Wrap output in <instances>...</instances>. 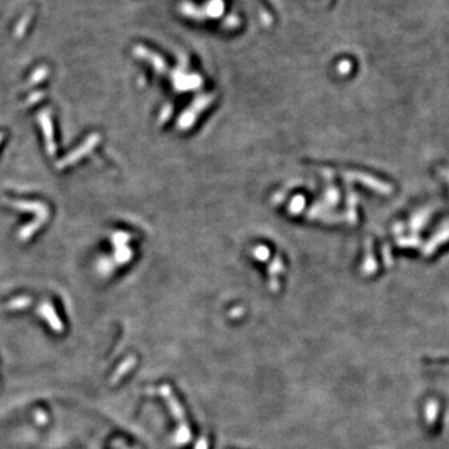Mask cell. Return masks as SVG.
I'll return each mask as SVG.
<instances>
[{
	"label": "cell",
	"mask_w": 449,
	"mask_h": 449,
	"mask_svg": "<svg viewBox=\"0 0 449 449\" xmlns=\"http://www.w3.org/2000/svg\"><path fill=\"white\" fill-rule=\"evenodd\" d=\"M40 312H41L42 317H44L45 320L47 321V323H49V326L51 327V328H53L54 331H55V332H61V331H63V328H64L63 323H61V321L59 320V317L56 316L55 311H54V308L51 307V306H50V305H44V307H42L41 310H40Z\"/></svg>",
	"instance_id": "6da1fadb"
},
{
	"label": "cell",
	"mask_w": 449,
	"mask_h": 449,
	"mask_svg": "<svg viewBox=\"0 0 449 449\" xmlns=\"http://www.w3.org/2000/svg\"><path fill=\"white\" fill-rule=\"evenodd\" d=\"M134 365H135V358L134 357L127 358L126 361H123V362L120 365V367L118 368V370H116V372L114 373V376L111 377V384L118 383V382L120 381L121 378H122V376H125V374H126V373L129 372L130 369H131L132 366H134Z\"/></svg>",
	"instance_id": "7a4b0ae2"
},
{
	"label": "cell",
	"mask_w": 449,
	"mask_h": 449,
	"mask_svg": "<svg viewBox=\"0 0 449 449\" xmlns=\"http://www.w3.org/2000/svg\"><path fill=\"white\" fill-rule=\"evenodd\" d=\"M29 302L30 301L28 298H18V299H15L14 302H11L10 305H9V307L10 308H23V307H25V306L29 305Z\"/></svg>",
	"instance_id": "3957f363"
}]
</instances>
